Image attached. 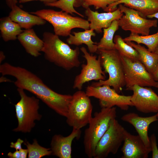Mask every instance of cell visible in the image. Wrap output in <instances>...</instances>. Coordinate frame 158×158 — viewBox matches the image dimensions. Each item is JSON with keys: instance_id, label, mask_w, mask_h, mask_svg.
<instances>
[{"instance_id": "cell-1", "label": "cell", "mask_w": 158, "mask_h": 158, "mask_svg": "<svg viewBox=\"0 0 158 158\" xmlns=\"http://www.w3.org/2000/svg\"><path fill=\"white\" fill-rule=\"evenodd\" d=\"M0 73L3 75H9L15 77L16 80L14 84L17 88L32 93L57 113L66 117L72 95L56 92L32 72L8 63L0 65Z\"/></svg>"}, {"instance_id": "cell-2", "label": "cell", "mask_w": 158, "mask_h": 158, "mask_svg": "<svg viewBox=\"0 0 158 158\" xmlns=\"http://www.w3.org/2000/svg\"><path fill=\"white\" fill-rule=\"evenodd\" d=\"M42 40L44 45L42 51L49 62L67 71L80 66L81 62L79 58L80 51L78 47L72 49L59 36L48 32H44Z\"/></svg>"}, {"instance_id": "cell-3", "label": "cell", "mask_w": 158, "mask_h": 158, "mask_svg": "<svg viewBox=\"0 0 158 158\" xmlns=\"http://www.w3.org/2000/svg\"><path fill=\"white\" fill-rule=\"evenodd\" d=\"M116 108H102L95 113L85 131L83 143L85 152L88 158H93L95 149L99 140L109 128L111 121L116 116Z\"/></svg>"}, {"instance_id": "cell-4", "label": "cell", "mask_w": 158, "mask_h": 158, "mask_svg": "<svg viewBox=\"0 0 158 158\" xmlns=\"http://www.w3.org/2000/svg\"><path fill=\"white\" fill-rule=\"evenodd\" d=\"M102 66L105 73L109 75V78L105 80L93 82L92 86L97 87L107 85L112 87L118 93H120L125 86L123 68L121 56L116 49H98Z\"/></svg>"}, {"instance_id": "cell-5", "label": "cell", "mask_w": 158, "mask_h": 158, "mask_svg": "<svg viewBox=\"0 0 158 158\" xmlns=\"http://www.w3.org/2000/svg\"><path fill=\"white\" fill-rule=\"evenodd\" d=\"M48 21L54 28L55 34L67 37L71 30L75 28H80L85 30L90 29V23L87 20L78 16H73L62 10L57 11L50 9H43L31 12Z\"/></svg>"}, {"instance_id": "cell-6", "label": "cell", "mask_w": 158, "mask_h": 158, "mask_svg": "<svg viewBox=\"0 0 158 158\" xmlns=\"http://www.w3.org/2000/svg\"><path fill=\"white\" fill-rule=\"evenodd\" d=\"M17 90L20 97L15 105L18 124L13 131L30 133L35 126V121L40 120L42 117L38 112L39 99L34 96H28L22 89L18 88Z\"/></svg>"}, {"instance_id": "cell-7", "label": "cell", "mask_w": 158, "mask_h": 158, "mask_svg": "<svg viewBox=\"0 0 158 158\" xmlns=\"http://www.w3.org/2000/svg\"><path fill=\"white\" fill-rule=\"evenodd\" d=\"M89 97L81 90L72 95L66 118L67 124L73 128L81 129L89 124L93 109Z\"/></svg>"}, {"instance_id": "cell-8", "label": "cell", "mask_w": 158, "mask_h": 158, "mask_svg": "<svg viewBox=\"0 0 158 158\" xmlns=\"http://www.w3.org/2000/svg\"><path fill=\"white\" fill-rule=\"evenodd\" d=\"M126 90H131L135 85L158 88V82L140 61H133L121 56Z\"/></svg>"}, {"instance_id": "cell-9", "label": "cell", "mask_w": 158, "mask_h": 158, "mask_svg": "<svg viewBox=\"0 0 158 158\" xmlns=\"http://www.w3.org/2000/svg\"><path fill=\"white\" fill-rule=\"evenodd\" d=\"M126 130L114 119L97 144L93 158H105L110 153L116 154L123 142Z\"/></svg>"}, {"instance_id": "cell-10", "label": "cell", "mask_w": 158, "mask_h": 158, "mask_svg": "<svg viewBox=\"0 0 158 158\" xmlns=\"http://www.w3.org/2000/svg\"><path fill=\"white\" fill-rule=\"evenodd\" d=\"M118 8L124 14L118 20L119 27L124 30L141 35H149L151 28L157 26V19L143 18L138 11L122 4H119Z\"/></svg>"}, {"instance_id": "cell-11", "label": "cell", "mask_w": 158, "mask_h": 158, "mask_svg": "<svg viewBox=\"0 0 158 158\" xmlns=\"http://www.w3.org/2000/svg\"><path fill=\"white\" fill-rule=\"evenodd\" d=\"M85 92L88 97L99 99L102 108H110L116 106L122 110L127 111L130 106H133L130 100L131 96L120 95L109 85L97 87L88 85Z\"/></svg>"}, {"instance_id": "cell-12", "label": "cell", "mask_w": 158, "mask_h": 158, "mask_svg": "<svg viewBox=\"0 0 158 158\" xmlns=\"http://www.w3.org/2000/svg\"><path fill=\"white\" fill-rule=\"evenodd\" d=\"M80 50L84 54L83 57L86 61V63L82 65L80 73L75 78L73 88L81 90L83 84L92 80H105L106 76L105 72L102 69L100 59H97L96 55L91 54L84 47Z\"/></svg>"}, {"instance_id": "cell-13", "label": "cell", "mask_w": 158, "mask_h": 158, "mask_svg": "<svg viewBox=\"0 0 158 158\" xmlns=\"http://www.w3.org/2000/svg\"><path fill=\"white\" fill-rule=\"evenodd\" d=\"M131 90L130 100L138 111L144 113L158 111V95L151 88L135 85Z\"/></svg>"}, {"instance_id": "cell-14", "label": "cell", "mask_w": 158, "mask_h": 158, "mask_svg": "<svg viewBox=\"0 0 158 158\" xmlns=\"http://www.w3.org/2000/svg\"><path fill=\"white\" fill-rule=\"evenodd\" d=\"M123 142L121 149L122 158H147L151 151L138 135H132L126 130Z\"/></svg>"}, {"instance_id": "cell-15", "label": "cell", "mask_w": 158, "mask_h": 158, "mask_svg": "<svg viewBox=\"0 0 158 158\" xmlns=\"http://www.w3.org/2000/svg\"><path fill=\"white\" fill-rule=\"evenodd\" d=\"M81 134L80 129L73 128L71 133L67 136L54 135L50 143L52 154L59 158H71L72 142L75 139H78Z\"/></svg>"}, {"instance_id": "cell-16", "label": "cell", "mask_w": 158, "mask_h": 158, "mask_svg": "<svg viewBox=\"0 0 158 158\" xmlns=\"http://www.w3.org/2000/svg\"><path fill=\"white\" fill-rule=\"evenodd\" d=\"M85 14L90 22V28L98 33H101L102 29L108 28L113 21L118 20L123 14L118 8L112 12L99 13L90 7L86 9Z\"/></svg>"}, {"instance_id": "cell-17", "label": "cell", "mask_w": 158, "mask_h": 158, "mask_svg": "<svg viewBox=\"0 0 158 158\" xmlns=\"http://www.w3.org/2000/svg\"><path fill=\"white\" fill-rule=\"evenodd\" d=\"M121 119L134 127L146 146L151 150L148 132L149 125L152 123L158 120L156 115L143 117L139 116L135 113L130 112L124 115Z\"/></svg>"}, {"instance_id": "cell-18", "label": "cell", "mask_w": 158, "mask_h": 158, "mask_svg": "<svg viewBox=\"0 0 158 158\" xmlns=\"http://www.w3.org/2000/svg\"><path fill=\"white\" fill-rule=\"evenodd\" d=\"M122 4L138 11L144 18L158 12V0H119L109 5L104 11H114L118 8V5Z\"/></svg>"}, {"instance_id": "cell-19", "label": "cell", "mask_w": 158, "mask_h": 158, "mask_svg": "<svg viewBox=\"0 0 158 158\" xmlns=\"http://www.w3.org/2000/svg\"><path fill=\"white\" fill-rule=\"evenodd\" d=\"M8 16L14 22L18 23L21 28L31 29L35 25H43L46 21L36 15L29 13L17 5L11 9Z\"/></svg>"}, {"instance_id": "cell-20", "label": "cell", "mask_w": 158, "mask_h": 158, "mask_svg": "<svg viewBox=\"0 0 158 158\" xmlns=\"http://www.w3.org/2000/svg\"><path fill=\"white\" fill-rule=\"evenodd\" d=\"M17 39L28 53L35 57L41 55L40 52L42 51L44 42L33 29L24 30L18 36Z\"/></svg>"}, {"instance_id": "cell-21", "label": "cell", "mask_w": 158, "mask_h": 158, "mask_svg": "<svg viewBox=\"0 0 158 158\" xmlns=\"http://www.w3.org/2000/svg\"><path fill=\"white\" fill-rule=\"evenodd\" d=\"M73 33L74 35L71 34L66 40L68 43L77 46L85 44L87 46L90 53L97 52L98 50L97 43L94 42L91 39L92 36H96L93 30L90 29L83 32H74Z\"/></svg>"}, {"instance_id": "cell-22", "label": "cell", "mask_w": 158, "mask_h": 158, "mask_svg": "<svg viewBox=\"0 0 158 158\" xmlns=\"http://www.w3.org/2000/svg\"><path fill=\"white\" fill-rule=\"evenodd\" d=\"M126 42L138 51L140 62L149 72L152 73L158 65V55L154 52L150 51L140 44L132 41Z\"/></svg>"}, {"instance_id": "cell-23", "label": "cell", "mask_w": 158, "mask_h": 158, "mask_svg": "<svg viewBox=\"0 0 158 158\" xmlns=\"http://www.w3.org/2000/svg\"><path fill=\"white\" fill-rule=\"evenodd\" d=\"M0 30L1 36L5 42L16 40L23 31L18 23L13 21L8 16L1 18Z\"/></svg>"}, {"instance_id": "cell-24", "label": "cell", "mask_w": 158, "mask_h": 158, "mask_svg": "<svg viewBox=\"0 0 158 158\" xmlns=\"http://www.w3.org/2000/svg\"><path fill=\"white\" fill-rule=\"evenodd\" d=\"M119 27L118 20H115L112 22L108 28L103 29V36L97 44L98 49H115L114 36Z\"/></svg>"}, {"instance_id": "cell-25", "label": "cell", "mask_w": 158, "mask_h": 158, "mask_svg": "<svg viewBox=\"0 0 158 158\" xmlns=\"http://www.w3.org/2000/svg\"><path fill=\"white\" fill-rule=\"evenodd\" d=\"M115 49L121 56L126 57L133 61H140L138 51L124 41L120 35H116L114 38Z\"/></svg>"}, {"instance_id": "cell-26", "label": "cell", "mask_w": 158, "mask_h": 158, "mask_svg": "<svg viewBox=\"0 0 158 158\" xmlns=\"http://www.w3.org/2000/svg\"><path fill=\"white\" fill-rule=\"evenodd\" d=\"M123 39L125 42H134L138 44H144L150 51L154 52L158 45V31L154 34L144 36L131 33Z\"/></svg>"}, {"instance_id": "cell-27", "label": "cell", "mask_w": 158, "mask_h": 158, "mask_svg": "<svg viewBox=\"0 0 158 158\" xmlns=\"http://www.w3.org/2000/svg\"><path fill=\"white\" fill-rule=\"evenodd\" d=\"M46 6L55 7L71 15L75 13L82 18L84 16L74 8L80 6V0H58L52 3L44 4Z\"/></svg>"}, {"instance_id": "cell-28", "label": "cell", "mask_w": 158, "mask_h": 158, "mask_svg": "<svg viewBox=\"0 0 158 158\" xmlns=\"http://www.w3.org/2000/svg\"><path fill=\"white\" fill-rule=\"evenodd\" d=\"M24 143L28 150V158H40L52 154L50 148H46L41 146L38 143L36 139L33 140L32 144L27 141Z\"/></svg>"}, {"instance_id": "cell-29", "label": "cell", "mask_w": 158, "mask_h": 158, "mask_svg": "<svg viewBox=\"0 0 158 158\" xmlns=\"http://www.w3.org/2000/svg\"><path fill=\"white\" fill-rule=\"evenodd\" d=\"M119 0H80V6L85 9L93 6L96 9H102L104 11L110 4Z\"/></svg>"}, {"instance_id": "cell-30", "label": "cell", "mask_w": 158, "mask_h": 158, "mask_svg": "<svg viewBox=\"0 0 158 158\" xmlns=\"http://www.w3.org/2000/svg\"><path fill=\"white\" fill-rule=\"evenodd\" d=\"M151 151L152 152V158H158V149L157 145L156 136L153 134L150 138Z\"/></svg>"}, {"instance_id": "cell-31", "label": "cell", "mask_w": 158, "mask_h": 158, "mask_svg": "<svg viewBox=\"0 0 158 158\" xmlns=\"http://www.w3.org/2000/svg\"><path fill=\"white\" fill-rule=\"evenodd\" d=\"M24 142V141L23 140L19 138L16 142H11L10 146L11 148L15 149L16 150H19L22 149L21 145Z\"/></svg>"}, {"instance_id": "cell-32", "label": "cell", "mask_w": 158, "mask_h": 158, "mask_svg": "<svg viewBox=\"0 0 158 158\" xmlns=\"http://www.w3.org/2000/svg\"><path fill=\"white\" fill-rule=\"evenodd\" d=\"M58 0H19V2L20 4L25 3L33 1H39L42 2L44 4L52 3L55 2Z\"/></svg>"}, {"instance_id": "cell-33", "label": "cell", "mask_w": 158, "mask_h": 158, "mask_svg": "<svg viewBox=\"0 0 158 158\" xmlns=\"http://www.w3.org/2000/svg\"><path fill=\"white\" fill-rule=\"evenodd\" d=\"M7 156L10 158H20L19 151L16 150L13 153L9 152L8 153Z\"/></svg>"}, {"instance_id": "cell-34", "label": "cell", "mask_w": 158, "mask_h": 158, "mask_svg": "<svg viewBox=\"0 0 158 158\" xmlns=\"http://www.w3.org/2000/svg\"><path fill=\"white\" fill-rule=\"evenodd\" d=\"M7 6L11 9L14 6L17 5L18 0H5Z\"/></svg>"}, {"instance_id": "cell-35", "label": "cell", "mask_w": 158, "mask_h": 158, "mask_svg": "<svg viewBox=\"0 0 158 158\" xmlns=\"http://www.w3.org/2000/svg\"><path fill=\"white\" fill-rule=\"evenodd\" d=\"M20 154V158H26L28 154L27 149H21L19 150Z\"/></svg>"}, {"instance_id": "cell-36", "label": "cell", "mask_w": 158, "mask_h": 158, "mask_svg": "<svg viewBox=\"0 0 158 158\" xmlns=\"http://www.w3.org/2000/svg\"><path fill=\"white\" fill-rule=\"evenodd\" d=\"M152 75L155 81L158 82V65L155 70L152 74Z\"/></svg>"}, {"instance_id": "cell-37", "label": "cell", "mask_w": 158, "mask_h": 158, "mask_svg": "<svg viewBox=\"0 0 158 158\" xmlns=\"http://www.w3.org/2000/svg\"><path fill=\"white\" fill-rule=\"evenodd\" d=\"M12 81L9 79H8L7 78L4 77V75H2V76H1L0 78V83L6 82H12Z\"/></svg>"}, {"instance_id": "cell-38", "label": "cell", "mask_w": 158, "mask_h": 158, "mask_svg": "<svg viewBox=\"0 0 158 158\" xmlns=\"http://www.w3.org/2000/svg\"><path fill=\"white\" fill-rule=\"evenodd\" d=\"M5 56L3 51H1L0 52V63L4 61L5 59Z\"/></svg>"}, {"instance_id": "cell-39", "label": "cell", "mask_w": 158, "mask_h": 158, "mask_svg": "<svg viewBox=\"0 0 158 158\" xmlns=\"http://www.w3.org/2000/svg\"><path fill=\"white\" fill-rule=\"evenodd\" d=\"M147 18H155L158 19V12L152 15L148 16Z\"/></svg>"}, {"instance_id": "cell-40", "label": "cell", "mask_w": 158, "mask_h": 158, "mask_svg": "<svg viewBox=\"0 0 158 158\" xmlns=\"http://www.w3.org/2000/svg\"><path fill=\"white\" fill-rule=\"evenodd\" d=\"M154 52L158 55V45L157 47L155 50Z\"/></svg>"}, {"instance_id": "cell-41", "label": "cell", "mask_w": 158, "mask_h": 158, "mask_svg": "<svg viewBox=\"0 0 158 158\" xmlns=\"http://www.w3.org/2000/svg\"><path fill=\"white\" fill-rule=\"evenodd\" d=\"M156 116H157V118L158 119V111L157 112V114H156Z\"/></svg>"}]
</instances>
